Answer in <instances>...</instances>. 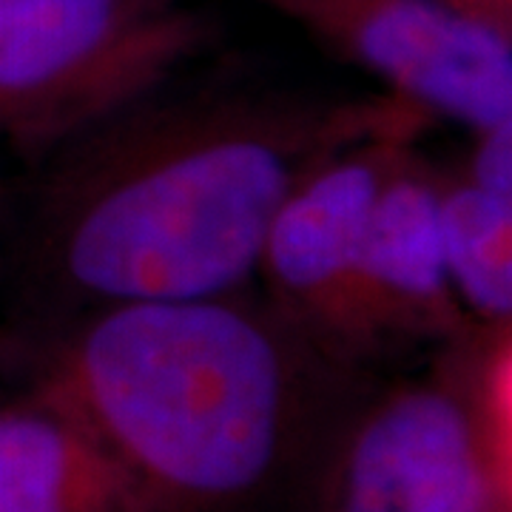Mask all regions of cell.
<instances>
[{
    "mask_svg": "<svg viewBox=\"0 0 512 512\" xmlns=\"http://www.w3.org/2000/svg\"><path fill=\"white\" fill-rule=\"evenodd\" d=\"M416 143V134H387L313 171L279 208L256 265L271 308L356 370L376 359L359 316L367 222L382 185Z\"/></svg>",
    "mask_w": 512,
    "mask_h": 512,
    "instance_id": "obj_6",
    "label": "cell"
},
{
    "mask_svg": "<svg viewBox=\"0 0 512 512\" xmlns=\"http://www.w3.org/2000/svg\"><path fill=\"white\" fill-rule=\"evenodd\" d=\"M458 174L498 197H512V117L473 131V148Z\"/></svg>",
    "mask_w": 512,
    "mask_h": 512,
    "instance_id": "obj_10",
    "label": "cell"
},
{
    "mask_svg": "<svg viewBox=\"0 0 512 512\" xmlns=\"http://www.w3.org/2000/svg\"><path fill=\"white\" fill-rule=\"evenodd\" d=\"M359 316L373 356L396 345H450L476 322L447 271L439 225V168L416 146L382 185L359 262Z\"/></svg>",
    "mask_w": 512,
    "mask_h": 512,
    "instance_id": "obj_7",
    "label": "cell"
},
{
    "mask_svg": "<svg viewBox=\"0 0 512 512\" xmlns=\"http://www.w3.org/2000/svg\"><path fill=\"white\" fill-rule=\"evenodd\" d=\"M0 512H154L126 467L55 404L0 407Z\"/></svg>",
    "mask_w": 512,
    "mask_h": 512,
    "instance_id": "obj_8",
    "label": "cell"
},
{
    "mask_svg": "<svg viewBox=\"0 0 512 512\" xmlns=\"http://www.w3.org/2000/svg\"><path fill=\"white\" fill-rule=\"evenodd\" d=\"M433 123L384 92L165 83L37 160L26 265L86 311L242 291L279 208L313 171Z\"/></svg>",
    "mask_w": 512,
    "mask_h": 512,
    "instance_id": "obj_1",
    "label": "cell"
},
{
    "mask_svg": "<svg viewBox=\"0 0 512 512\" xmlns=\"http://www.w3.org/2000/svg\"><path fill=\"white\" fill-rule=\"evenodd\" d=\"M359 376L234 291L92 308L37 356L29 393L80 421L154 512H256L305 490Z\"/></svg>",
    "mask_w": 512,
    "mask_h": 512,
    "instance_id": "obj_2",
    "label": "cell"
},
{
    "mask_svg": "<svg viewBox=\"0 0 512 512\" xmlns=\"http://www.w3.org/2000/svg\"><path fill=\"white\" fill-rule=\"evenodd\" d=\"M484 512H512V504H495V507H490V510Z\"/></svg>",
    "mask_w": 512,
    "mask_h": 512,
    "instance_id": "obj_12",
    "label": "cell"
},
{
    "mask_svg": "<svg viewBox=\"0 0 512 512\" xmlns=\"http://www.w3.org/2000/svg\"><path fill=\"white\" fill-rule=\"evenodd\" d=\"M439 225L447 271L478 325L512 322V197L439 168Z\"/></svg>",
    "mask_w": 512,
    "mask_h": 512,
    "instance_id": "obj_9",
    "label": "cell"
},
{
    "mask_svg": "<svg viewBox=\"0 0 512 512\" xmlns=\"http://www.w3.org/2000/svg\"><path fill=\"white\" fill-rule=\"evenodd\" d=\"M211 37L183 0H0V148L43 160L163 89Z\"/></svg>",
    "mask_w": 512,
    "mask_h": 512,
    "instance_id": "obj_3",
    "label": "cell"
},
{
    "mask_svg": "<svg viewBox=\"0 0 512 512\" xmlns=\"http://www.w3.org/2000/svg\"><path fill=\"white\" fill-rule=\"evenodd\" d=\"M308 512H484L512 504L495 478L447 348L424 379L362 390L305 481Z\"/></svg>",
    "mask_w": 512,
    "mask_h": 512,
    "instance_id": "obj_4",
    "label": "cell"
},
{
    "mask_svg": "<svg viewBox=\"0 0 512 512\" xmlns=\"http://www.w3.org/2000/svg\"><path fill=\"white\" fill-rule=\"evenodd\" d=\"M433 120L470 131L512 117V43L439 0H256Z\"/></svg>",
    "mask_w": 512,
    "mask_h": 512,
    "instance_id": "obj_5",
    "label": "cell"
},
{
    "mask_svg": "<svg viewBox=\"0 0 512 512\" xmlns=\"http://www.w3.org/2000/svg\"><path fill=\"white\" fill-rule=\"evenodd\" d=\"M458 18L512 43V0H439Z\"/></svg>",
    "mask_w": 512,
    "mask_h": 512,
    "instance_id": "obj_11",
    "label": "cell"
}]
</instances>
